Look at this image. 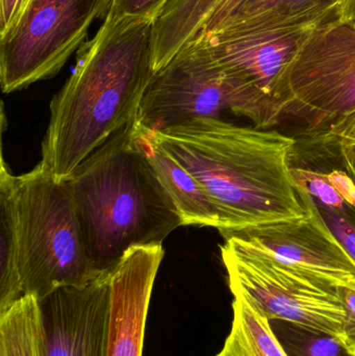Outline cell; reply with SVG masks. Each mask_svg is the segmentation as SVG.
Masks as SVG:
<instances>
[{
  "label": "cell",
  "instance_id": "21",
  "mask_svg": "<svg viewBox=\"0 0 355 356\" xmlns=\"http://www.w3.org/2000/svg\"><path fill=\"white\" fill-rule=\"evenodd\" d=\"M169 0H113L108 15L117 18L154 20Z\"/></svg>",
  "mask_w": 355,
  "mask_h": 356
},
{
  "label": "cell",
  "instance_id": "14",
  "mask_svg": "<svg viewBox=\"0 0 355 356\" xmlns=\"http://www.w3.org/2000/svg\"><path fill=\"white\" fill-rule=\"evenodd\" d=\"M346 1L347 0H221L196 38L223 31H254L277 27L316 29L342 20Z\"/></svg>",
  "mask_w": 355,
  "mask_h": 356
},
{
  "label": "cell",
  "instance_id": "19",
  "mask_svg": "<svg viewBox=\"0 0 355 356\" xmlns=\"http://www.w3.org/2000/svg\"><path fill=\"white\" fill-rule=\"evenodd\" d=\"M39 300L24 295L0 315V356H42Z\"/></svg>",
  "mask_w": 355,
  "mask_h": 356
},
{
  "label": "cell",
  "instance_id": "12",
  "mask_svg": "<svg viewBox=\"0 0 355 356\" xmlns=\"http://www.w3.org/2000/svg\"><path fill=\"white\" fill-rule=\"evenodd\" d=\"M312 29L223 31L195 40L204 42L215 60L279 108L286 75Z\"/></svg>",
  "mask_w": 355,
  "mask_h": 356
},
{
  "label": "cell",
  "instance_id": "3",
  "mask_svg": "<svg viewBox=\"0 0 355 356\" xmlns=\"http://www.w3.org/2000/svg\"><path fill=\"white\" fill-rule=\"evenodd\" d=\"M90 257L112 273L135 247L163 246L183 226L172 199L131 135V124L68 178Z\"/></svg>",
  "mask_w": 355,
  "mask_h": 356
},
{
  "label": "cell",
  "instance_id": "11",
  "mask_svg": "<svg viewBox=\"0 0 355 356\" xmlns=\"http://www.w3.org/2000/svg\"><path fill=\"white\" fill-rule=\"evenodd\" d=\"M110 274L83 286H63L39 300L42 356H106Z\"/></svg>",
  "mask_w": 355,
  "mask_h": 356
},
{
  "label": "cell",
  "instance_id": "20",
  "mask_svg": "<svg viewBox=\"0 0 355 356\" xmlns=\"http://www.w3.org/2000/svg\"><path fill=\"white\" fill-rule=\"evenodd\" d=\"M287 356H355L339 337L286 320H269Z\"/></svg>",
  "mask_w": 355,
  "mask_h": 356
},
{
  "label": "cell",
  "instance_id": "10",
  "mask_svg": "<svg viewBox=\"0 0 355 356\" xmlns=\"http://www.w3.org/2000/svg\"><path fill=\"white\" fill-rule=\"evenodd\" d=\"M302 191L310 207L308 217L224 230L221 236H233L333 286L355 291L354 259L327 227L310 195Z\"/></svg>",
  "mask_w": 355,
  "mask_h": 356
},
{
  "label": "cell",
  "instance_id": "24",
  "mask_svg": "<svg viewBox=\"0 0 355 356\" xmlns=\"http://www.w3.org/2000/svg\"><path fill=\"white\" fill-rule=\"evenodd\" d=\"M337 136L342 148L355 167V112L329 127Z\"/></svg>",
  "mask_w": 355,
  "mask_h": 356
},
{
  "label": "cell",
  "instance_id": "18",
  "mask_svg": "<svg viewBox=\"0 0 355 356\" xmlns=\"http://www.w3.org/2000/svg\"><path fill=\"white\" fill-rule=\"evenodd\" d=\"M233 295V319L222 350L216 356H287L268 318L245 297Z\"/></svg>",
  "mask_w": 355,
  "mask_h": 356
},
{
  "label": "cell",
  "instance_id": "13",
  "mask_svg": "<svg viewBox=\"0 0 355 356\" xmlns=\"http://www.w3.org/2000/svg\"><path fill=\"white\" fill-rule=\"evenodd\" d=\"M163 246L135 247L110 274L106 356H142L152 289L164 259Z\"/></svg>",
  "mask_w": 355,
  "mask_h": 356
},
{
  "label": "cell",
  "instance_id": "4",
  "mask_svg": "<svg viewBox=\"0 0 355 356\" xmlns=\"http://www.w3.org/2000/svg\"><path fill=\"white\" fill-rule=\"evenodd\" d=\"M19 271L24 295L38 300L63 286H83L99 273L90 257L68 179L41 162L16 177Z\"/></svg>",
  "mask_w": 355,
  "mask_h": 356
},
{
  "label": "cell",
  "instance_id": "2",
  "mask_svg": "<svg viewBox=\"0 0 355 356\" xmlns=\"http://www.w3.org/2000/svg\"><path fill=\"white\" fill-rule=\"evenodd\" d=\"M152 20L108 15L50 104L41 163L68 179L100 146L133 122L154 74Z\"/></svg>",
  "mask_w": 355,
  "mask_h": 356
},
{
  "label": "cell",
  "instance_id": "5",
  "mask_svg": "<svg viewBox=\"0 0 355 356\" xmlns=\"http://www.w3.org/2000/svg\"><path fill=\"white\" fill-rule=\"evenodd\" d=\"M224 112L245 117L261 129L283 118L277 104L261 95L215 60L200 40L190 43L156 71L133 122L151 133Z\"/></svg>",
  "mask_w": 355,
  "mask_h": 356
},
{
  "label": "cell",
  "instance_id": "7",
  "mask_svg": "<svg viewBox=\"0 0 355 356\" xmlns=\"http://www.w3.org/2000/svg\"><path fill=\"white\" fill-rule=\"evenodd\" d=\"M279 108L306 125L304 134L355 112L354 24L338 20L312 29L286 75Z\"/></svg>",
  "mask_w": 355,
  "mask_h": 356
},
{
  "label": "cell",
  "instance_id": "6",
  "mask_svg": "<svg viewBox=\"0 0 355 356\" xmlns=\"http://www.w3.org/2000/svg\"><path fill=\"white\" fill-rule=\"evenodd\" d=\"M221 257L231 294L245 297L269 320H286L341 338L343 305L338 286L222 236Z\"/></svg>",
  "mask_w": 355,
  "mask_h": 356
},
{
  "label": "cell",
  "instance_id": "1",
  "mask_svg": "<svg viewBox=\"0 0 355 356\" xmlns=\"http://www.w3.org/2000/svg\"><path fill=\"white\" fill-rule=\"evenodd\" d=\"M151 134L206 191L220 213L219 232L310 215L306 195L290 173L296 138L222 118L197 119Z\"/></svg>",
  "mask_w": 355,
  "mask_h": 356
},
{
  "label": "cell",
  "instance_id": "17",
  "mask_svg": "<svg viewBox=\"0 0 355 356\" xmlns=\"http://www.w3.org/2000/svg\"><path fill=\"white\" fill-rule=\"evenodd\" d=\"M16 177L1 156L0 167V315L24 296L19 271Z\"/></svg>",
  "mask_w": 355,
  "mask_h": 356
},
{
  "label": "cell",
  "instance_id": "22",
  "mask_svg": "<svg viewBox=\"0 0 355 356\" xmlns=\"http://www.w3.org/2000/svg\"><path fill=\"white\" fill-rule=\"evenodd\" d=\"M338 294L343 305L344 317L341 341L355 355V291L338 286Z\"/></svg>",
  "mask_w": 355,
  "mask_h": 356
},
{
  "label": "cell",
  "instance_id": "25",
  "mask_svg": "<svg viewBox=\"0 0 355 356\" xmlns=\"http://www.w3.org/2000/svg\"><path fill=\"white\" fill-rule=\"evenodd\" d=\"M342 21H347L355 25V0H347L344 8Z\"/></svg>",
  "mask_w": 355,
  "mask_h": 356
},
{
  "label": "cell",
  "instance_id": "8",
  "mask_svg": "<svg viewBox=\"0 0 355 356\" xmlns=\"http://www.w3.org/2000/svg\"><path fill=\"white\" fill-rule=\"evenodd\" d=\"M113 0H31L14 31L0 40L3 93L54 76L87 38L92 23L106 18Z\"/></svg>",
  "mask_w": 355,
  "mask_h": 356
},
{
  "label": "cell",
  "instance_id": "16",
  "mask_svg": "<svg viewBox=\"0 0 355 356\" xmlns=\"http://www.w3.org/2000/svg\"><path fill=\"white\" fill-rule=\"evenodd\" d=\"M221 0H169L152 20L154 72L197 37Z\"/></svg>",
  "mask_w": 355,
  "mask_h": 356
},
{
  "label": "cell",
  "instance_id": "15",
  "mask_svg": "<svg viewBox=\"0 0 355 356\" xmlns=\"http://www.w3.org/2000/svg\"><path fill=\"white\" fill-rule=\"evenodd\" d=\"M133 142L147 159L162 186L176 207L183 226L222 228L220 213L196 178L164 148L144 127L131 124Z\"/></svg>",
  "mask_w": 355,
  "mask_h": 356
},
{
  "label": "cell",
  "instance_id": "23",
  "mask_svg": "<svg viewBox=\"0 0 355 356\" xmlns=\"http://www.w3.org/2000/svg\"><path fill=\"white\" fill-rule=\"evenodd\" d=\"M29 1L31 0H0V40L14 31Z\"/></svg>",
  "mask_w": 355,
  "mask_h": 356
},
{
  "label": "cell",
  "instance_id": "9",
  "mask_svg": "<svg viewBox=\"0 0 355 356\" xmlns=\"http://www.w3.org/2000/svg\"><path fill=\"white\" fill-rule=\"evenodd\" d=\"M290 173L355 261V167L331 129L296 138Z\"/></svg>",
  "mask_w": 355,
  "mask_h": 356
}]
</instances>
